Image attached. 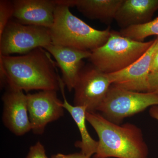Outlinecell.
Here are the masks:
<instances>
[{
	"label": "cell",
	"mask_w": 158,
	"mask_h": 158,
	"mask_svg": "<svg viewBox=\"0 0 158 158\" xmlns=\"http://www.w3.org/2000/svg\"><path fill=\"white\" fill-rule=\"evenodd\" d=\"M57 66L43 48L19 56H0L1 81L12 90H60Z\"/></svg>",
	"instance_id": "6da1fadb"
},
{
	"label": "cell",
	"mask_w": 158,
	"mask_h": 158,
	"mask_svg": "<svg viewBox=\"0 0 158 158\" xmlns=\"http://www.w3.org/2000/svg\"><path fill=\"white\" fill-rule=\"evenodd\" d=\"M86 119L98 137L94 158H148L143 133L135 125L116 124L97 112H87Z\"/></svg>",
	"instance_id": "7a4b0ae2"
},
{
	"label": "cell",
	"mask_w": 158,
	"mask_h": 158,
	"mask_svg": "<svg viewBox=\"0 0 158 158\" xmlns=\"http://www.w3.org/2000/svg\"><path fill=\"white\" fill-rule=\"evenodd\" d=\"M54 16L50 30L55 45L91 52L103 45L111 34L110 29L100 31L88 25L72 14L67 6L57 4Z\"/></svg>",
	"instance_id": "3957f363"
},
{
	"label": "cell",
	"mask_w": 158,
	"mask_h": 158,
	"mask_svg": "<svg viewBox=\"0 0 158 158\" xmlns=\"http://www.w3.org/2000/svg\"><path fill=\"white\" fill-rule=\"evenodd\" d=\"M154 41H136L122 36L119 32L111 31L106 42L91 52L88 59L104 73H114L132 64L150 48Z\"/></svg>",
	"instance_id": "277c9868"
},
{
	"label": "cell",
	"mask_w": 158,
	"mask_h": 158,
	"mask_svg": "<svg viewBox=\"0 0 158 158\" xmlns=\"http://www.w3.org/2000/svg\"><path fill=\"white\" fill-rule=\"evenodd\" d=\"M158 105L156 94L131 91L112 85L97 112L109 121L120 124L125 118Z\"/></svg>",
	"instance_id": "5b68a950"
},
{
	"label": "cell",
	"mask_w": 158,
	"mask_h": 158,
	"mask_svg": "<svg viewBox=\"0 0 158 158\" xmlns=\"http://www.w3.org/2000/svg\"><path fill=\"white\" fill-rule=\"evenodd\" d=\"M52 44L49 28L26 25L11 19L0 35V56L24 55Z\"/></svg>",
	"instance_id": "8992f818"
},
{
	"label": "cell",
	"mask_w": 158,
	"mask_h": 158,
	"mask_svg": "<svg viewBox=\"0 0 158 158\" xmlns=\"http://www.w3.org/2000/svg\"><path fill=\"white\" fill-rule=\"evenodd\" d=\"M112 85L107 74L92 64L84 67L74 87V105L84 106L87 112H97Z\"/></svg>",
	"instance_id": "52a82bcc"
},
{
	"label": "cell",
	"mask_w": 158,
	"mask_h": 158,
	"mask_svg": "<svg viewBox=\"0 0 158 158\" xmlns=\"http://www.w3.org/2000/svg\"><path fill=\"white\" fill-rule=\"evenodd\" d=\"M31 128L35 134L41 135L48 124L64 115L62 102L56 90H41L27 94Z\"/></svg>",
	"instance_id": "ba28073f"
},
{
	"label": "cell",
	"mask_w": 158,
	"mask_h": 158,
	"mask_svg": "<svg viewBox=\"0 0 158 158\" xmlns=\"http://www.w3.org/2000/svg\"><path fill=\"white\" fill-rule=\"evenodd\" d=\"M158 48V37L141 57L124 69L107 74L112 85L139 92H148V78L154 54Z\"/></svg>",
	"instance_id": "9c48e42d"
},
{
	"label": "cell",
	"mask_w": 158,
	"mask_h": 158,
	"mask_svg": "<svg viewBox=\"0 0 158 158\" xmlns=\"http://www.w3.org/2000/svg\"><path fill=\"white\" fill-rule=\"evenodd\" d=\"M2 120L7 128L18 136L32 130L27 94L22 90L9 89L3 95Z\"/></svg>",
	"instance_id": "30bf717a"
},
{
	"label": "cell",
	"mask_w": 158,
	"mask_h": 158,
	"mask_svg": "<svg viewBox=\"0 0 158 158\" xmlns=\"http://www.w3.org/2000/svg\"><path fill=\"white\" fill-rule=\"evenodd\" d=\"M13 17L20 23L50 29L53 24L56 0H14Z\"/></svg>",
	"instance_id": "8fae6325"
},
{
	"label": "cell",
	"mask_w": 158,
	"mask_h": 158,
	"mask_svg": "<svg viewBox=\"0 0 158 158\" xmlns=\"http://www.w3.org/2000/svg\"><path fill=\"white\" fill-rule=\"evenodd\" d=\"M56 60L62 73V80L69 91L73 90L83 67V60L89 59L91 52L51 44L44 48Z\"/></svg>",
	"instance_id": "7c38bea8"
},
{
	"label": "cell",
	"mask_w": 158,
	"mask_h": 158,
	"mask_svg": "<svg viewBox=\"0 0 158 158\" xmlns=\"http://www.w3.org/2000/svg\"><path fill=\"white\" fill-rule=\"evenodd\" d=\"M158 10V0H123L115 17L122 29L140 25L152 20Z\"/></svg>",
	"instance_id": "4fadbf2b"
},
{
	"label": "cell",
	"mask_w": 158,
	"mask_h": 158,
	"mask_svg": "<svg viewBox=\"0 0 158 158\" xmlns=\"http://www.w3.org/2000/svg\"><path fill=\"white\" fill-rule=\"evenodd\" d=\"M123 0H56V3L76 7L82 14L90 19L98 20L110 24L115 19Z\"/></svg>",
	"instance_id": "5bb4252c"
},
{
	"label": "cell",
	"mask_w": 158,
	"mask_h": 158,
	"mask_svg": "<svg viewBox=\"0 0 158 158\" xmlns=\"http://www.w3.org/2000/svg\"><path fill=\"white\" fill-rule=\"evenodd\" d=\"M60 90H61L63 101L62 106L70 114L75 122L81 134V140L76 142L75 146L80 148L81 152L91 157L95 155L98 147V142L91 137L86 125L87 108L71 105L66 99L65 94V85L61 77L59 78Z\"/></svg>",
	"instance_id": "9a60e30c"
},
{
	"label": "cell",
	"mask_w": 158,
	"mask_h": 158,
	"mask_svg": "<svg viewBox=\"0 0 158 158\" xmlns=\"http://www.w3.org/2000/svg\"><path fill=\"white\" fill-rule=\"evenodd\" d=\"M119 33L123 37L141 42L149 36H158V17L143 24L121 29Z\"/></svg>",
	"instance_id": "2e32d148"
},
{
	"label": "cell",
	"mask_w": 158,
	"mask_h": 158,
	"mask_svg": "<svg viewBox=\"0 0 158 158\" xmlns=\"http://www.w3.org/2000/svg\"><path fill=\"white\" fill-rule=\"evenodd\" d=\"M14 6L12 1H0V35L13 17Z\"/></svg>",
	"instance_id": "e0dca14e"
},
{
	"label": "cell",
	"mask_w": 158,
	"mask_h": 158,
	"mask_svg": "<svg viewBox=\"0 0 158 158\" xmlns=\"http://www.w3.org/2000/svg\"><path fill=\"white\" fill-rule=\"evenodd\" d=\"M26 158H48L44 146L39 141L31 146Z\"/></svg>",
	"instance_id": "ac0fdd59"
},
{
	"label": "cell",
	"mask_w": 158,
	"mask_h": 158,
	"mask_svg": "<svg viewBox=\"0 0 158 158\" xmlns=\"http://www.w3.org/2000/svg\"><path fill=\"white\" fill-rule=\"evenodd\" d=\"M148 86V92L156 94L158 96V72L150 74Z\"/></svg>",
	"instance_id": "d6986e66"
},
{
	"label": "cell",
	"mask_w": 158,
	"mask_h": 158,
	"mask_svg": "<svg viewBox=\"0 0 158 158\" xmlns=\"http://www.w3.org/2000/svg\"><path fill=\"white\" fill-rule=\"evenodd\" d=\"M51 158H91V157L85 155L81 152H80L67 155L58 153L52 156Z\"/></svg>",
	"instance_id": "ffe728a7"
},
{
	"label": "cell",
	"mask_w": 158,
	"mask_h": 158,
	"mask_svg": "<svg viewBox=\"0 0 158 158\" xmlns=\"http://www.w3.org/2000/svg\"><path fill=\"white\" fill-rule=\"evenodd\" d=\"M158 72V48L154 54L151 65L150 73Z\"/></svg>",
	"instance_id": "44dd1931"
},
{
	"label": "cell",
	"mask_w": 158,
	"mask_h": 158,
	"mask_svg": "<svg viewBox=\"0 0 158 158\" xmlns=\"http://www.w3.org/2000/svg\"><path fill=\"white\" fill-rule=\"evenodd\" d=\"M149 113L150 116L158 121V105L150 107Z\"/></svg>",
	"instance_id": "7402d4cb"
}]
</instances>
